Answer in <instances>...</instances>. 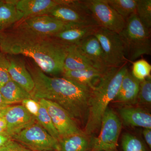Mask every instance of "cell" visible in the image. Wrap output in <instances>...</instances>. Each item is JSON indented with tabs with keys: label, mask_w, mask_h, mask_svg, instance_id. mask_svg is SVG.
<instances>
[{
	"label": "cell",
	"mask_w": 151,
	"mask_h": 151,
	"mask_svg": "<svg viewBox=\"0 0 151 151\" xmlns=\"http://www.w3.org/2000/svg\"><path fill=\"white\" fill-rule=\"evenodd\" d=\"M68 47L52 36L33 31L21 20L0 33L1 52L29 58L43 72L50 75L62 74L64 72Z\"/></svg>",
	"instance_id": "cell-1"
},
{
	"label": "cell",
	"mask_w": 151,
	"mask_h": 151,
	"mask_svg": "<svg viewBox=\"0 0 151 151\" xmlns=\"http://www.w3.org/2000/svg\"><path fill=\"white\" fill-rule=\"evenodd\" d=\"M25 64L34 82V88L31 94L32 98L56 103L75 122L85 126L92 91L63 77L48 76L32 60L31 62L27 60Z\"/></svg>",
	"instance_id": "cell-2"
},
{
	"label": "cell",
	"mask_w": 151,
	"mask_h": 151,
	"mask_svg": "<svg viewBox=\"0 0 151 151\" xmlns=\"http://www.w3.org/2000/svg\"><path fill=\"white\" fill-rule=\"evenodd\" d=\"M128 63H125L119 67L108 68L92 90L84 132L87 136L93 134L100 128L101 120L108 105L114 100L119 92L128 69Z\"/></svg>",
	"instance_id": "cell-3"
},
{
	"label": "cell",
	"mask_w": 151,
	"mask_h": 151,
	"mask_svg": "<svg viewBox=\"0 0 151 151\" xmlns=\"http://www.w3.org/2000/svg\"><path fill=\"white\" fill-rule=\"evenodd\" d=\"M151 30L141 22L136 13L126 21L119 33L125 47L128 62H133L143 55H151Z\"/></svg>",
	"instance_id": "cell-4"
},
{
	"label": "cell",
	"mask_w": 151,
	"mask_h": 151,
	"mask_svg": "<svg viewBox=\"0 0 151 151\" xmlns=\"http://www.w3.org/2000/svg\"><path fill=\"white\" fill-rule=\"evenodd\" d=\"M100 134L92 142L91 151H117L118 142L122 129L119 117L108 108L102 120Z\"/></svg>",
	"instance_id": "cell-5"
},
{
	"label": "cell",
	"mask_w": 151,
	"mask_h": 151,
	"mask_svg": "<svg viewBox=\"0 0 151 151\" xmlns=\"http://www.w3.org/2000/svg\"><path fill=\"white\" fill-rule=\"evenodd\" d=\"M13 140L32 151L55 150L58 140L36 122L12 137Z\"/></svg>",
	"instance_id": "cell-6"
},
{
	"label": "cell",
	"mask_w": 151,
	"mask_h": 151,
	"mask_svg": "<svg viewBox=\"0 0 151 151\" xmlns=\"http://www.w3.org/2000/svg\"><path fill=\"white\" fill-rule=\"evenodd\" d=\"M100 27L119 33L124 29L126 21L108 4L106 0L81 1Z\"/></svg>",
	"instance_id": "cell-7"
},
{
	"label": "cell",
	"mask_w": 151,
	"mask_h": 151,
	"mask_svg": "<svg viewBox=\"0 0 151 151\" xmlns=\"http://www.w3.org/2000/svg\"><path fill=\"white\" fill-rule=\"evenodd\" d=\"M94 35L101 45L108 67H119L128 62L125 47L119 33L100 27Z\"/></svg>",
	"instance_id": "cell-8"
},
{
	"label": "cell",
	"mask_w": 151,
	"mask_h": 151,
	"mask_svg": "<svg viewBox=\"0 0 151 151\" xmlns=\"http://www.w3.org/2000/svg\"><path fill=\"white\" fill-rule=\"evenodd\" d=\"M47 15L70 24L97 25L81 1L69 0L67 3L57 6Z\"/></svg>",
	"instance_id": "cell-9"
},
{
	"label": "cell",
	"mask_w": 151,
	"mask_h": 151,
	"mask_svg": "<svg viewBox=\"0 0 151 151\" xmlns=\"http://www.w3.org/2000/svg\"><path fill=\"white\" fill-rule=\"evenodd\" d=\"M38 100L46 108L60 138L84 133L67 111L60 105L45 99Z\"/></svg>",
	"instance_id": "cell-10"
},
{
	"label": "cell",
	"mask_w": 151,
	"mask_h": 151,
	"mask_svg": "<svg viewBox=\"0 0 151 151\" xmlns=\"http://www.w3.org/2000/svg\"><path fill=\"white\" fill-rule=\"evenodd\" d=\"M3 118L6 123V133L12 138L37 121L22 105H10Z\"/></svg>",
	"instance_id": "cell-11"
},
{
	"label": "cell",
	"mask_w": 151,
	"mask_h": 151,
	"mask_svg": "<svg viewBox=\"0 0 151 151\" xmlns=\"http://www.w3.org/2000/svg\"><path fill=\"white\" fill-rule=\"evenodd\" d=\"M21 21L33 31L50 36L54 35L76 25L65 23L47 15L30 17L22 19Z\"/></svg>",
	"instance_id": "cell-12"
},
{
	"label": "cell",
	"mask_w": 151,
	"mask_h": 151,
	"mask_svg": "<svg viewBox=\"0 0 151 151\" xmlns=\"http://www.w3.org/2000/svg\"><path fill=\"white\" fill-rule=\"evenodd\" d=\"M76 45L95 68L104 72L109 68L101 45L95 36H89Z\"/></svg>",
	"instance_id": "cell-13"
},
{
	"label": "cell",
	"mask_w": 151,
	"mask_h": 151,
	"mask_svg": "<svg viewBox=\"0 0 151 151\" xmlns=\"http://www.w3.org/2000/svg\"><path fill=\"white\" fill-rule=\"evenodd\" d=\"M69 0H16L17 8L23 15V19L47 15L57 6Z\"/></svg>",
	"instance_id": "cell-14"
},
{
	"label": "cell",
	"mask_w": 151,
	"mask_h": 151,
	"mask_svg": "<svg viewBox=\"0 0 151 151\" xmlns=\"http://www.w3.org/2000/svg\"><path fill=\"white\" fill-rule=\"evenodd\" d=\"M100 27L97 25H75L52 36L60 43L70 46L76 45L89 36L94 35Z\"/></svg>",
	"instance_id": "cell-15"
},
{
	"label": "cell",
	"mask_w": 151,
	"mask_h": 151,
	"mask_svg": "<svg viewBox=\"0 0 151 151\" xmlns=\"http://www.w3.org/2000/svg\"><path fill=\"white\" fill-rule=\"evenodd\" d=\"M12 56L8 57L9 73L11 79L31 94L34 88V82L27 69L25 62L18 58Z\"/></svg>",
	"instance_id": "cell-16"
},
{
	"label": "cell",
	"mask_w": 151,
	"mask_h": 151,
	"mask_svg": "<svg viewBox=\"0 0 151 151\" xmlns=\"http://www.w3.org/2000/svg\"><path fill=\"white\" fill-rule=\"evenodd\" d=\"M104 72L93 68L64 71L62 75L63 78L92 91L100 81Z\"/></svg>",
	"instance_id": "cell-17"
},
{
	"label": "cell",
	"mask_w": 151,
	"mask_h": 151,
	"mask_svg": "<svg viewBox=\"0 0 151 151\" xmlns=\"http://www.w3.org/2000/svg\"><path fill=\"white\" fill-rule=\"evenodd\" d=\"M140 81L128 69L121 83L119 92L113 100L123 103H134L137 100Z\"/></svg>",
	"instance_id": "cell-18"
},
{
	"label": "cell",
	"mask_w": 151,
	"mask_h": 151,
	"mask_svg": "<svg viewBox=\"0 0 151 151\" xmlns=\"http://www.w3.org/2000/svg\"><path fill=\"white\" fill-rule=\"evenodd\" d=\"M120 116L124 123L132 127L151 129V115L150 113L135 107H126L119 110Z\"/></svg>",
	"instance_id": "cell-19"
},
{
	"label": "cell",
	"mask_w": 151,
	"mask_h": 151,
	"mask_svg": "<svg viewBox=\"0 0 151 151\" xmlns=\"http://www.w3.org/2000/svg\"><path fill=\"white\" fill-rule=\"evenodd\" d=\"M23 19L16 0L0 1V33Z\"/></svg>",
	"instance_id": "cell-20"
},
{
	"label": "cell",
	"mask_w": 151,
	"mask_h": 151,
	"mask_svg": "<svg viewBox=\"0 0 151 151\" xmlns=\"http://www.w3.org/2000/svg\"><path fill=\"white\" fill-rule=\"evenodd\" d=\"M87 137L84 133L60 138L56 151H91L92 142Z\"/></svg>",
	"instance_id": "cell-21"
},
{
	"label": "cell",
	"mask_w": 151,
	"mask_h": 151,
	"mask_svg": "<svg viewBox=\"0 0 151 151\" xmlns=\"http://www.w3.org/2000/svg\"><path fill=\"white\" fill-rule=\"evenodd\" d=\"M93 68H95L80 52L76 45L68 47L63 65L64 71Z\"/></svg>",
	"instance_id": "cell-22"
},
{
	"label": "cell",
	"mask_w": 151,
	"mask_h": 151,
	"mask_svg": "<svg viewBox=\"0 0 151 151\" xmlns=\"http://www.w3.org/2000/svg\"><path fill=\"white\" fill-rule=\"evenodd\" d=\"M0 92L11 105L32 98L29 93L12 79L0 86Z\"/></svg>",
	"instance_id": "cell-23"
},
{
	"label": "cell",
	"mask_w": 151,
	"mask_h": 151,
	"mask_svg": "<svg viewBox=\"0 0 151 151\" xmlns=\"http://www.w3.org/2000/svg\"><path fill=\"white\" fill-rule=\"evenodd\" d=\"M106 1L126 21L136 13L137 0H106Z\"/></svg>",
	"instance_id": "cell-24"
},
{
	"label": "cell",
	"mask_w": 151,
	"mask_h": 151,
	"mask_svg": "<svg viewBox=\"0 0 151 151\" xmlns=\"http://www.w3.org/2000/svg\"><path fill=\"white\" fill-rule=\"evenodd\" d=\"M34 117L37 122H38L52 137L59 140L60 137L52 123L49 114L45 107L40 103L38 110Z\"/></svg>",
	"instance_id": "cell-25"
},
{
	"label": "cell",
	"mask_w": 151,
	"mask_h": 151,
	"mask_svg": "<svg viewBox=\"0 0 151 151\" xmlns=\"http://www.w3.org/2000/svg\"><path fill=\"white\" fill-rule=\"evenodd\" d=\"M136 13L143 25L151 30V0H137Z\"/></svg>",
	"instance_id": "cell-26"
},
{
	"label": "cell",
	"mask_w": 151,
	"mask_h": 151,
	"mask_svg": "<svg viewBox=\"0 0 151 151\" xmlns=\"http://www.w3.org/2000/svg\"><path fill=\"white\" fill-rule=\"evenodd\" d=\"M151 65L145 59L132 62V73L135 78L141 81L150 76Z\"/></svg>",
	"instance_id": "cell-27"
},
{
	"label": "cell",
	"mask_w": 151,
	"mask_h": 151,
	"mask_svg": "<svg viewBox=\"0 0 151 151\" xmlns=\"http://www.w3.org/2000/svg\"><path fill=\"white\" fill-rule=\"evenodd\" d=\"M122 145L123 151H146L145 147L142 141L129 134L123 135Z\"/></svg>",
	"instance_id": "cell-28"
},
{
	"label": "cell",
	"mask_w": 151,
	"mask_h": 151,
	"mask_svg": "<svg viewBox=\"0 0 151 151\" xmlns=\"http://www.w3.org/2000/svg\"><path fill=\"white\" fill-rule=\"evenodd\" d=\"M137 100L142 104L149 105L151 104V76L140 81L139 87Z\"/></svg>",
	"instance_id": "cell-29"
},
{
	"label": "cell",
	"mask_w": 151,
	"mask_h": 151,
	"mask_svg": "<svg viewBox=\"0 0 151 151\" xmlns=\"http://www.w3.org/2000/svg\"><path fill=\"white\" fill-rule=\"evenodd\" d=\"M9 61L8 56L0 52V86H3L11 80L9 73Z\"/></svg>",
	"instance_id": "cell-30"
},
{
	"label": "cell",
	"mask_w": 151,
	"mask_h": 151,
	"mask_svg": "<svg viewBox=\"0 0 151 151\" xmlns=\"http://www.w3.org/2000/svg\"><path fill=\"white\" fill-rule=\"evenodd\" d=\"M0 151H32L17 142L11 140L0 148Z\"/></svg>",
	"instance_id": "cell-31"
},
{
	"label": "cell",
	"mask_w": 151,
	"mask_h": 151,
	"mask_svg": "<svg viewBox=\"0 0 151 151\" xmlns=\"http://www.w3.org/2000/svg\"><path fill=\"white\" fill-rule=\"evenodd\" d=\"M144 138L148 145L151 148V129H144L143 131Z\"/></svg>",
	"instance_id": "cell-32"
},
{
	"label": "cell",
	"mask_w": 151,
	"mask_h": 151,
	"mask_svg": "<svg viewBox=\"0 0 151 151\" xmlns=\"http://www.w3.org/2000/svg\"><path fill=\"white\" fill-rule=\"evenodd\" d=\"M12 139V138L6 133L0 134V148Z\"/></svg>",
	"instance_id": "cell-33"
},
{
	"label": "cell",
	"mask_w": 151,
	"mask_h": 151,
	"mask_svg": "<svg viewBox=\"0 0 151 151\" xmlns=\"http://www.w3.org/2000/svg\"><path fill=\"white\" fill-rule=\"evenodd\" d=\"M6 123L3 117H0V134L6 133Z\"/></svg>",
	"instance_id": "cell-34"
},
{
	"label": "cell",
	"mask_w": 151,
	"mask_h": 151,
	"mask_svg": "<svg viewBox=\"0 0 151 151\" xmlns=\"http://www.w3.org/2000/svg\"><path fill=\"white\" fill-rule=\"evenodd\" d=\"M11 104L8 103L0 92V106H9Z\"/></svg>",
	"instance_id": "cell-35"
},
{
	"label": "cell",
	"mask_w": 151,
	"mask_h": 151,
	"mask_svg": "<svg viewBox=\"0 0 151 151\" xmlns=\"http://www.w3.org/2000/svg\"><path fill=\"white\" fill-rule=\"evenodd\" d=\"M9 106H0V117H3Z\"/></svg>",
	"instance_id": "cell-36"
},
{
	"label": "cell",
	"mask_w": 151,
	"mask_h": 151,
	"mask_svg": "<svg viewBox=\"0 0 151 151\" xmlns=\"http://www.w3.org/2000/svg\"><path fill=\"white\" fill-rule=\"evenodd\" d=\"M56 151L55 150H44V151Z\"/></svg>",
	"instance_id": "cell-37"
},
{
	"label": "cell",
	"mask_w": 151,
	"mask_h": 151,
	"mask_svg": "<svg viewBox=\"0 0 151 151\" xmlns=\"http://www.w3.org/2000/svg\"><path fill=\"white\" fill-rule=\"evenodd\" d=\"M0 52H1V47H0Z\"/></svg>",
	"instance_id": "cell-38"
}]
</instances>
